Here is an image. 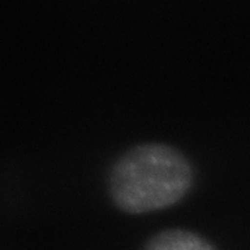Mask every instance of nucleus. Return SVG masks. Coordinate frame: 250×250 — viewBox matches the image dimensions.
Masks as SVG:
<instances>
[{
    "label": "nucleus",
    "mask_w": 250,
    "mask_h": 250,
    "mask_svg": "<svg viewBox=\"0 0 250 250\" xmlns=\"http://www.w3.org/2000/svg\"><path fill=\"white\" fill-rule=\"evenodd\" d=\"M193 184V170L182 153L164 143L138 145L113 166L108 192L128 214H146L177 205Z\"/></svg>",
    "instance_id": "nucleus-1"
},
{
    "label": "nucleus",
    "mask_w": 250,
    "mask_h": 250,
    "mask_svg": "<svg viewBox=\"0 0 250 250\" xmlns=\"http://www.w3.org/2000/svg\"><path fill=\"white\" fill-rule=\"evenodd\" d=\"M143 250H215V248L197 233L174 228L154 235Z\"/></svg>",
    "instance_id": "nucleus-2"
}]
</instances>
